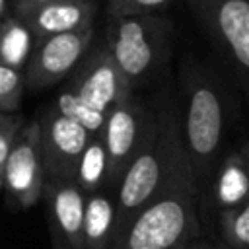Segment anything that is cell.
<instances>
[{
	"instance_id": "6da1fadb",
	"label": "cell",
	"mask_w": 249,
	"mask_h": 249,
	"mask_svg": "<svg viewBox=\"0 0 249 249\" xmlns=\"http://www.w3.org/2000/svg\"><path fill=\"white\" fill-rule=\"evenodd\" d=\"M198 233V189L183 152L165 187L134 214L111 249H173Z\"/></svg>"
},
{
	"instance_id": "7a4b0ae2",
	"label": "cell",
	"mask_w": 249,
	"mask_h": 249,
	"mask_svg": "<svg viewBox=\"0 0 249 249\" xmlns=\"http://www.w3.org/2000/svg\"><path fill=\"white\" fill-rule=\"evenodd\" d=\"M183 154L181 123L175 109L150 117L146 136L115 187L117 235L169 181ZM117 239V237H115Z\"/></svg>"
},
{
	"instance_id": "3957f363",
	"label": "cell",
	"mask_w": 249,
	"mask_h": 249,
	"mask_svg": "<svg viewBox=\"0 0 249 249\" xmlns=\"http://www.w3.org/2000/svg\"><path fill=\"white\" fill-rule=\"evenodd\" d=\"M181 142L191 165L198 195L208 187L214 169L222 160L224 142V101L218 86L200 72L185 78V109L179 117Z\"/></svg>"
},
{
	"instance_id": "277c9868",
	"label": "cell",
	"mask_w": 249,
	"mask_h": 249,
	"mask_svg": "<svg viewBox=\"0 0 249 249\" xmlns=\"http://www.w3.org/2000/svg\"><path fill=\"white\" fill-rule=\"evenodd\" d=\"M167 29V21L152 14L109 18L105 45L130 88L150 78L163 60Z\"/></svg>"
},
{
	"instance_id": "5b68a950",
	"label": "cell",
	"mask_w": 249,
	"mask_h": 249,
	"mask_svg": "<svg viewBox=\"0 0 249 249\" xmlns=\"http://www.w3.org/2000/svg\"><path fill=\"white\" fill-rule=\"evenodd\" d=\"M45 165L39 142V123L29 121L19 130L2 167V189L6 200L16 208H29L43 198Z\"/></svg>"
},
{
	"instance_id": "8992f818",
	"label": "cell",
	"mask_w": 249,
	"mask_h": 249,
	"mask_svg": "<svg viewBox=\"0 0 249 249\" xmlns=\"http://www.w3.org/2000/svg\"><path fill=\"white\" fill-rule=\"evenodd\" d=\"M64 89L101 113H107L111 107L132 95L130 84L115 64L105 43L93 49L89 47L80 64L72 70Z\"/></svg>"
},
{
	"instance_id": "52a82bcc",
	"label": "cell",
	"mask_w": 249,
	"mask_h": 249,
	"mask_svg": "<svg viewBox=\"0 0 249 249\" xmlns=\"http://www.w3.org/2000/svg\"><path fill=\"white\" fill-rule=\"evenodd\" d=\"M93 43V27L45 37L35 43L29 62L23 70L27 89H45L66 76L80 64Z\"/></svg>"
},
{
	"instance_id": "ba28073f",
	"label": "cell",
	"mask_w": 249,
	"mask_h": 249,
	"mask_svg": "<svg viewBox=\"0 0 249 249\" xmlns=\"http://www.w3.org/2000/svg\"><path fill=\"white\" fill-rule=\"evenodd\" d=\"M150 113L132 95L117 103L107 111L101 140L107 152V189H115L132 156L140 148L148 124Z\"/></svg>"
},
{
	"instance_id": "9c48e42d",
	"label": "cell",
	"mask_w": 249,
	"mask_h": 249,
	"mask_svg": "<svg viewBox=\"0 0 249 249\" xmlns=\"http://www.w3.org/2000/svg\"><path fill=\"white\" fill-rule=\"evenodd\" d=\"M39 142L47 179H74L76 163L88 146L91 134L70 121L54 107H49L39 119Z\"/></svg>"
},
{
	"instance_id": "30bf717a",
	"label": "cell",
	"mask_w": 249,
	"mask_h": 249,
	"mask_svg": "<svg viewBox=\"0 0 249 249\" xmlns=\"http://www.w3.org/2000/svg\"><path fill=\"white\" fill-rule=\"evenodd\" d=\"M198 12L237 74L249 84V0H210L198 4Z\"/></svg>"
},
{
	"instance_id": "8fae6325",
	"label": "cell",
	"mask_w": 249,
	"mask_h": 249,
	"mask_svg": "<svg viewBox=\"0 0 249 249\" xmlns=\"http://www.w3.org/2000/svg\"><path fill=\"white\" fill-rule=\"evenodd\" d=\"M53 249H82L86 195L74 179H47L43 189Z\"/></svg>"
},
{
	"instance_id": "7c38bea8",
	"label": "cell",
	"mask_w": 249,
	"mask_h": 249,
	"mask_svg": "<svg viewBox=\"0 0 249 249\" xmlns=\"http://www.w3.org/2000/svg\"><path fill=\"white\" fill-rule=\"evenodd\" d=\"M10 12L29 27L37 43L45 37L93 27L97 4L88 0H51L43 4H12Z\"/></svg>"
},
{
	"instance_id": "4fadbf2b",
	"label": "cell",
	"mask_w": 249,
	"mask_h": 249,
	"mask_svg": "<svg viewBox=\"0 0 249 249\" xmlns=\"http://www.w3.org/2000/svg\"><path fill=\"white\" fill-rule=\"evenodd\" d=\"M212 208L222 214L249 200V165L241 150L224 156L208 183Z\"/></svg>"
},
{
	"instance_id": "5bb4252c",
	"label": "cell",
	"mask_w": 249,
	"mask_h": 249,
	"mask_svg": "<svg viewBox=\"0 0 249 249\" xmlns=\"http://www.w3.org/2000/svg\"><path fill=\"white\" fill-rule=\"evenodd\" d=\"M117 237V202L115 195L99 191L86 195L82 249H111Z\"/></svg>"
},
{
	"instance_id": "9a60e30c",
	"label": "cell",
	"mask_w": 249,
	"mask_h": 249,
	"mask_svg": "<svg viewBox=\"0 0 249 249\" xmlns=\"http://www.w3.org/2000/svg\"><path fill=\"white\" fill-rule=\"evenodd\" d=\"M35 47V37L29 27L12 12L0 21V64L23 72Z\"/></svg>"
},
{
	"instance_id": "2e32d148",
	"label": "cell",
	"mask_w": 249,
	"mask_h": 249,
	"mask_svg": "<svg viewBox=\"0 0 249 249\" xmlns=\"http://www.w3.org/2000/svg\"><path fill=\"white\" fill-rule=\"evenodd\" d=\"M74 181L84 195L107 191V152L99 134L91 136L84 148L74 169Z\"/></svg>"
},
{
	"instance_id": "e0dca14e",
	"label": "cell",
	"mask_w": 249,
	"mask_h": 249,
	"mask_svg": "<svg viewBox=\"0 0 249 249\" xmlns=\"http://www.w3.org/2000/svg\"><path fill=\"white\" fill-rule=\"evenodd\" d=\"M58 113H62L64 117H68L70 121L78 123L82 128H86L91 136L95 134H101L103 130V124H105V117L107 113H101L97 109H93L91 105L84 103L78 95H74L72 91L68 89H62L53 105Z\"/></svg>"
},
{
	"instance_id": "ac0fdd59",
	"label": "cell",
	"mask_w": 249,
	"mask_h": 249,
	"mask_svg": "<svg viewBox=\"0 0 249 249\" xmlns=\"http://www.w3.org/2000/svg\"><path fill=\"white\" fill-rule=\"evenodd\" d=\"M222 243L228 249H249V200L218 214Z\"/></svg>"
},
{
	"instance_id": "d6986e66",
	"label": "cell",
	"mask_w": 249,
	"mask_h": 249,
	"mask_svg": "<svg viewBox=\"0 0 249 249\" xmlns=\"http://www.w3.org/2000/svg\"><path fill=\"white\" fill-rule=\"evenodd\" d=\"M25 89L23 72L14 70L6 64H0V111L16 113L19 107L21 95Z\"/></svg>"
},
{
	"instance_id": "ffe728a7",
	"label": "cell",
	"mask_w": 249,
	"mask_h": 249,
	"mask_svg": "<svg viewBox=\"0 0 249 249\" xmlns=\"http://www.w3.org/2000/svg\"><path fill=\"white\" fill-rule=\"evenodd\" d=\"M25 121L21 115L18 113H2L0 111V173L4 167V161L19 134V130L23 128Z\"/></svg>"
},
{
	"instance_id": "44dd1931",
	"label": "cell",
	"mask_w": 249,
	"mask_h": 249,
	"mask_svg": "<svg viewBox=\"0 0 249 249\" xmlns=\"http://www.w3.org/2000/svg\"><path fill=\"white\" fill-rule=\"evenodd\" d=\"M169 0H109L107 14L109 18H123V16H142L160 10Z\"/></svg>"
},
{
	"instance_id": "7402d4cb",
	"label": "cell",
	"mask_w": 249,
	"mask_h": 249,
	"mask_svg": "<svg viewBox=\"0 0 249 249\" xmlns=\"http://www.w3.org/2000/svg\"><path fill=\"white\" fill-rule=\"evenodd\" d=\"M198 245H200L198 239H191V241H187V243H183V245H177V247H173V249H198Z\"/></svg>"
},
{
	"instance_id": "603a6c76",
	"label": "cell",
	"mask_w": 249,
	"mask_h": 249,
	"mask_svg": "<svg viewBox=\"0 0 249 249\" xmlns=\"http://www.w3.org/2000/svg\"><path fill=\"white\" fill-rule=\"evenodd\" d=\"M43 2H51V0H12V4H43Z\"/></svg>"
},
{
	"instance_id": "cb8c5ba5",
	"label": "cell",
	"mask_w": 249,
	"mask_h": 249,
	"mask_svg": "<svg viewBox=\"0 0 249 249\" xmlns=\"http://www.w3.org/2000/svg\"><path fill=\"white\" fill-rule=\"evenodd\" d=\"M6 4H8V0H0V21H2L4 16L8 14V12H6Z\"/></svg>"
},
{
	"instance_id": "d4e9b609",
	"label": "cell",
	"mask_w": 249,
	"mask_h": 249,
	"mask_svg": "<svg viewBox=\"0 0 249 249\" xmlns=\"http://www.w3.org/2000/svg\"><path fill=\"white\" fill-rule=\"evenodd\" d=\"M241 154L245 156V160H247V165H249V140L243 144V148H241Z\"/></svg>"
},
{
	"instance_id": "484cf974",
	"label": "cell",
	"mask_w": 249,
	"mask_h": 249,
	"mask_svg": "<svg viewBox=\"0 0 249 249\" xmlns=\"http://www.w3.org/2000/svg\"><path fill=\"white\" fill-rule=\"evenodd\" d=\"M202 2H210V0H196V4H202Z\"/></svg>"
},
{
	"instance_id": "4316f807",
	"label": "cell",
	"mask_w": 249,
	"mask_h": 249,
	"mask_svg": "<svg viewBox=\"0 0 249 249\" xmlns=\"http://www.w3.org/2000/svg\"><path fill=\"white\" fill-rule=\"evenodd\" d=\"M0 187H2V173H0Z\"/></svg>"
},
{
	"instance_id": "83f0119b",
	"label": "cell",
	"mask_w": 249,
	"mask_h": 249,
	"mask_svg": "<svg viewBox=\"0 0 249 249\" xmlns=\"http://www.w3.org/2000/svg\"><path fill=\"white\" fill-rule=\"evenodd\" d=\"M88 2H93V4H97V0H88Z\"/></svg>"
},
{
	"instance_id": "f1b7e54d",
	"label": "cell",
	"mask_w": 249,
	"mask_h": 249,
	"mask_svg": "<svg viewBox=\"0 0 249 249\" xmlns=\"http://www.w3.org/2000/svg\"><path fill=\"white\" fill-rule=\"evenodd\" d=\"M198 249H202V245H198ZM226 249H228V247H226Z\"/></svg>"
}]
</instances>
